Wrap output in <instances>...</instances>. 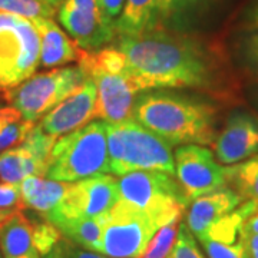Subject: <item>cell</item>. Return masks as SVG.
I'll return each mask as SVG.
<instances>
[{
    "label": "cell",
    "instance_id": "cell-33",
    "mask_svg": "<svg viewBox=\"0 0 258 258\" xmlns=\"http://www.w3.org/2000/svg\"><path fill=\"white\" fill-rule=\"evenodd\" d=\"M245 55L252 66L258 68V33H254L245 42Z\"/></svg>",
    "mask_w": 258,
    "mask_h": 258
},
{
    "label": "cell",
    "instance_id": "cell-16",
    "mask_svg": "<svg viewBox=\"0 0 258 258\" xmlns=\"http://www.w3.org/2000/svg\"><path fill=\"white\" fill-rule=\"evenodd\" d=\"M36 29L39 43H40V56L39 63L45 68L59 66L78 60L81 47L71 40L62 29L56 25L52 19L37 18L30 20Z\"/></svg>",
    "mask_w": 258,
    "mask_h": 258
},
{
    "label": "cell",
    "instance_id": "cell-32",
    "mask_svg": "<svg viewBox=\"0 0 258 258\" xmlns=\"http://www.w3.org/2000/svg\"><path fill=\"white\" fill-rule=\"evenodd\" d=\"M96 2H98V6H99L105 19L116 23L120 12L123 9L125 0H96Z\"/></svg>",
    "mask_w": 258,
    "mask_h": 258
},
{
    "label": "cell",
    "instance_id": "cell-1",
    "mask_svg": "<svg viewBox=\"0 0 258 258\" xmlns=\"http://www.w3.org/2000/svg\"><path fill=\"white\" fill-rule=\"evenodd\" d=\"M116 47L125 55L139 92L211 85V63L203 47L188 37L152 29L135 39H119Z\"/></svg>",
    "mask_w": 258,
    "mask_h": 258
},
{
    "label": "cell",
    "instance_id": "cell-6",
    "mask_svg": "<svg viewBox=\"0 0 258 258\" xmlns=\"http://www.w3.org/2000/svg\"><path fill=\"white\" fill-rule=\"evenodd\" d=\"M120 200L154 217L161 227L181 217L188 198L174 175L161 171H134L118 181Z\"/></svg>",
    "mask_w": 258,
    "mask_h": 258
},
{
    "label": "cell",
    "instance_id": "cell-10",
    "mask_svg": "<svg viewBox=\"0 0 258 258\" xmlns=\"http://www.w3.org/2000/svg\"><path fill=\"white\" fill-rule=\"evenodd\" d=\"M120 200L118 179L112 175H98L72 182L63 201L43 217L50 224L71 218H95L106 215Z\"/></svg>",
    "mask_w": 258,
    "mask_h": 258
},
{
    "label": "cell",
    "instance_id": "cell-11",
    "mask_svg": "<svg viewBox=\"0 0 258 258\" xmlns=\"http://www.w3.org/2000/svg\"><path fill=\"white\" fill-rule=\"evenodd\" d=\"M174 155L176 178L189 203L228 185V166L215 162L211 151L203 145H181Z\"/></svg>",
    "mask_w": 258,
    "mask_h": 258
},
{
    "label": "cell",
    "instance_id": "cell-37",
    "mask_svg": "<svg viewBox=\"0 0 258 258\" xmlns=\"http://www.w3.org/2000/svg\"><path fill=\"white\" fill-rule=\"evenodd\" d=\"M18 211H20V210H0V224L9 220L10 217Z\"/></svg>",
    "mask_w": 258,
    "mask_h": 258
},
{
    "label": "cell",
    "instance_id": "cell-20",
    "mask_svg": "<svg viewBox=\"0 0 258 258\" xmlns=\"http://www.w3.org/2000/svg\"><path fill=\"white\" fill-rule=\"evenodd\" d=\"M47 165L20 144L0 154V178L3 182L20 184L29 176H46Z\"/></svg>",
    "mask_w": 258,
    "mask_h": 258
},
{
    "label": "cell",
    "instance_id": "cell-18",
    "mask_svg": "<svg viewBox=\"0 0 258 258\" xmlns=\"http://www.w3.org/2000/svg\"><path fill=\"white\" fill-rule=\"evenodd\" d=\"M19 186L25 207L46 217L63 201L64 195L71 188V182L45 179L43 176H29Z\"/></svg>",
    "mask_w": 258,
    "mask_h": 258
},
{
    "label": "cell",
    "instance_id": "cell-34",
    "mask_svg": "<svg viewBox=\"0 0 258 258\" xmlns=\"http://www.w3.org/2000/svg\"><path fill=\"white\" fill-rule=\"evenodd\" d=\"M247 258H258V234H247L242 231Z\"/></svg>",
    "mask_w": 258,
    "mask_h": 258
},
{
    "label": "cell",
    "instance_id": "cell-14",
    "mask_svg": "<svg viewBox=\"0 0 258 258\" xmlns=\"http://www.w3.org/2000/svg\"><path fill=\"white\" fill-rule=\"evenodd\" d=\"M214 142L215 157L224 165L245 161L258 152V122L248 113H234Z\"/></svg>",
    "mask_w": 258,
    "mask_h": 258
},
{
    "label": "cell",
    "instance_id": "cell-4",
    "mask_svg": "<svg viewBox=\"0 0 258 258\" xmlns=\"http://www.w3.org/2000/svg\"><path fill=\"white\" fill-rule=\"evenodd\" d=\"M106 123L109 172L123 176L134 171H161L175 175L174 154L166 141L137 120Z\"/></svg>",
    "mask_w": 258,
    "mask_h": 258
},
{
    "label": "cell",
    "instance_id": "cell-9",
    "mask_svg": "<svg viewBox=\"0 0 258 258\" xmlns=\"http://www.w3.org/2000/svg\"><path fill=\"white\" fill-rule=\"evenodd\" d=\"M86 81L78 68H62L40 75H32L16 88L9 89L8 101L26 120L35 122L74 93Z\"/></svg>",
    "mask_w": 258,
    "mask_h": 258
},
{
    "label": "cell",
    "instance_id": "cell-23",
    "mask_svg": "<svg viewBox=\"0 0 258 258\" xmlns=\"http://www.w3.org/2000/svg\"><path fill=\"white\" fill-rule=\"evenodd\" d=\"M32 128L33 122L25 119L16 108H0V151L22 144Z\"/></svg>",
    "mask_w": 258,
    "mask_h": 258
},
{
    "label": "cell",
    "instance_id": "cell-17",
    "mask_svg": "<svg viewBox=\"0 0 258 258\" xmlns=\"http://www.w3.org/2000/svg\"><path fill=\"white\" fill-rule=\"evenodd\" d=\"M0 252L3 258H40L33 244L32 222L18 211L0 224Z\"/></svg>",
    "mask_w": 258,
    "mask_h": 258
},
{
    "label": "cell",
    "instance_id": "cell-15",
    "mask_svg": "<svg viewBox=\"0 0 258 258\" xmlns=\"http://www.w3.org/2000/svg\"><path fill=\"white\" fill-rule=\"evenodd\" d=\"M240 194L228 186L201 195L191 201L186 214V227L194 237L201 238L217 221L241 205Z\"/></svg>",
    "mask_w": 258,
    "mask_h": 258
},
{
    "label": "cell",
    "instance_id": "cell-26",
    "mask_svg": "<svg viewBox=\"0 0 258 258\" xmlns=\"http://www.w3.org/2000/svg\"><path fill=\"white\" fill-rule=\"evenodd\" d=\"M200 242L204 245L208 258H247L244 237L234 241L203 238Z\"/></svg>",
    "mask_w": 258,
    "mask_h": 258
},
{
    "label": "cell",
    "instance_id": "cell-27",
    "mask_svg": "<svg viewBox=\"0 0 258 258\" xmlns=\"http://www.w3.org/2000/svg\"><path fill=\"white\" fill-rule=\"evenodd\" d=\"M32 237L40 257H46L62 238V234L53 224L45 220L43 222H32Z\"/></svg>",
    "mask_w": 258,
    "mask_h": 258
},
{
    "label": "cell",
    "instance_id": "cell-19",
    "mask_svg": "<svg viewBox=\"0 0 258 258\" xmlns=\"http://www.w3.org/2000/svg\"><path fill=\"white\" fill-rule=\"evenodd\" d=\"M158 0H125L116 20L118 39H135L154 29Z\"/></svg>",
    "mask_w": 258,
    "mask_h": 258
},
{
    "label": "cell",
    "instance_id": "cell-38",
    "mask_svg": "<svg viewBox=\"0 0 258 258\" xmlns=\"http://www.w3.org/2000/svg\"><path fill=\"white\" fill-rule=\"evenodd\" d=\"M42 2H45V3H49V5H52V6H56V5H60L63 0H42Z\"/></svg>",
    "mask_w": 258,
    "mask_h": 258
},
{
    "label": "cell",
    "instance_id": "cell-36",
    "mask_svg": "<svg viewBox=\"0 0 258 258\" xmlns=\"http://www.w3.org/2000/svg\"><path fill=\"white\" fill-rule=\"evenodd\" d=\"M247 20H248V26L251 29H258V2L251 8L249 10L248 16H247Z\"/></svg>",
    "mask_w": 258,
    "mask_h": 258
},
{
    "label": "cell",
    "instance_id": "cell-12",
    "mask_svg": "<svg viewBox=\"0 0 258 258\" xmlns=\"http://www.w3.org/2000/svg\"><path fill=\"white\" fill-rule=\"evenodd\" d=\"M57 19L83 50H96L116 37V23L105 19L96 0H63Z\"/></svg>",
    "mask_w": 258,
    "mask_h": 258
},
{
    "label": "cell",
    "instance_id": "cell-31",
    "mask_svg": "<svg viewBox=\"0 0 258 258\" xmlns=\"http://www.w3.org/2000/svg\"><path fill=\"white\" fill-rule=\"evenodd\" d=\"M22 194L19 184L2 182L0 184V210H23Z\"/></svg>",
    "mask_w": 258,
    "mask_h": 258
},
{
    "label": "cell",
    "instance_id": "cell-13",
    "mask_svg": "<svg viewBox=\"0 0 258 258\" xmlns=\"http://www.w3.org/2000/svg\"><path fill=\"white\" fill-rule=\"evenodd\" d=\"M96 118V86L91 79L43 116L40 128L52 137H63Z\"/></svg>",
    "mask_w": 258,
    "mask_h": 258
},
{
    "label": "cell",
    "instance_id": "cell-28",
    "mask_svg": "<svg viewBox=\"0 0 258 258\" xmlns=\"http://www.w3.org/2000/svg\"><path fill=\"white\" fill-rule=\"evenodd\" d=\"M166 258H204L194 234L184 222H179L174 245Z\"/></svg>",
    "mask_w": 258,
    "mask_h": 258
},
{
    "label": "cell",
    "instance_id": "cell-7",
    "mask_svg": "<svg viewBox=\"0 0 258 258\" xmlns=\"http://www.w3.org/2000/svg\"><path fill=\"white\" fill-rule=\"evenodd\" d=\"M39 56L40 43L32 22L0 13V88L9 91L29 79Z\"/></svg>",
    "mask_w": 258,
    "mask_h": 258
},
{
    "label": "cell",
    "instance_id": "cell-35",
    "mask_svg": "<svg viewBox=\"0 0 258 258\" xmlns=\"http://www.w3.org/2000/svg\"><path fill=\"white\" fill-rule=\"evenodd\" d=\"M242 231L247 234H258V211L254 212L252 215H249L248 218L244 221Z\"/></svg>",
    "mask_w": 258,
    "mask_h": 258
},
{
    "label": "cell",
    "instance_id": "cell-21",
    "mask_svg": "<svg viewBox=\"0 0 258 258\" xmlns=\"http://www.w3.org/2000/svg\"><path fill=\"white\" fill-rule=\"evenodd\" d=\"M105 215L95 218H71L55 224L64 238L71 240L79 247L91 249L95 252H101L102 234H103Z\"/></svg>",
    "mask_w": 258,
    "mask_h": 258
},
{
    "label": "cell",
    "instance_id": "cell-30",
    "mask_svg": "<svg viewBox=\"0 0 258 258\" xmlns=\"http://www.w3.org/2000/svg\"><path fill=\"white\" fill-rule=\"evenodd\" d=\"M45 258H109L106 255H103L101 252H95L91 249L82 248L78 244H75L71 240L64 238L62 235V238L59 240V242L56 244L53 249L47 254Z\"/></svg>",
    "mask_w": 258,
    "mask_h": 258
},
{
    "label": "cell",
    "instance_id": "cell-39",
    "mask_svg": "<svg viewBox=\"0 0 258 258\" xmlns=\"http://www.w3.org/2000/svg\"><path fill=\"white\" fill-rule=\"evenodd\" d=\"M0 258H3V257H2V252H0Z\"/></svg>",
    "mask_w": 258,
    "mask_h": 258
},
{
    "label": "cell",
    "instance_id": "cell-22",
    "mask_svg": "<svg viewBox=\"0 0 258 258\" xmlns=\"http://www.w3.org/2000/svg\"><path fill=\"white\" fill-rule=\"evenodd\" d=\"M228 184L234 185L242 200L258 204V155L228 166Z\"/></svg>",
    "mask_w": 258,
    "mask_h": 258
},
{
    "label": "cell",
    "instance_id": "cell-5",
    "mask_svg": "<svg viewBox=\"0 0 258 258\" xmlns=\"http://www.w3.org/2000/svg\"><path fill=\"white\" fill-rule=\"evenodd\" d=\"M108 172L106 123L91 122L56 141L46 178L72 184Z\"/></svg>",
    "mask_w": 258,
    "mask_h": 258
},
{
    "label": "cell",
    "instance_id": "cell-2",
    "mask_svg": "<svg viewBox=\"0 0 258 258\" xmlns=\"http://www.w3.org/2000/svg\"><path fill=\"white\" fill-rule=\"evenodd\" d=\"M132 118L169 145H210L217 138L214 108L178 95L144 93L134 103Z\"/></svg>",
    "mask_w": 258,
    "mask_h": 258
},
{
    "label": "cell",
    "instance_id": "cell-3",
    "mask_svg": "<svg viewBox=\"0 0 258 258\" xmlns=\"http://www.w3.org/2000/svg\"><path fill=\"white\" fill-rule=\"evenodd\" d=\"M78 63L85 78L96 86V118L108 123L134 119V103L139 89L129 75L126 59L119 49H81Z\"/></svg>",
    "mask_w": 258,
    "mask_h": 258
},
{
    "label": "cell",
    "instance_id": "cell-8",
    "mask_svg": "<svg viewBox=\"0 0 258 258\" xmlns=\"http://www.w3.org/2000/svg\"><path fill=\"white\" fill-rule=\"evenodd\" d=\"M159 228L154 217L119 200L105 215L101 254L109 258H141Z\"/></svg>",
    "mask_w": 258,
    "mask_h": 258
},
{
    "label": "cell",
    "instance_id": "cell-25",
    "mask_svg": "<svg viewBox=\"0 0 258 258\" xmlns=\"http://www.w3.org/2000/svg\"><path fill=\"white\" fill-rule=\"evenodd\" d=\"M179 222L174 221L161 227L154 235V238L148 244L145 252L142 254L141 258H166L169 251L174 245L176 232L179 228Z\"/></svg>",
    "mask_w": 258,
    "mask_h": 258
},
{
    "label": "cell",
    "instance_id": "cell-29",
    "mask_svg": "<svg viewBox=\"0 0 258 258\" xmlns=\"http://www.w3.org/2000/svg\"><path fill=\"white\" fill-rule=\"evenodd\" d=\"M203 0H158L157 13H155V22H154V29L158 22L166 23L168 20L176 18L182 15Z\"/></svg>",
    "mask_w": 258,
    "mask_h": 258
},
{
    "label": "cell",
    "instance_id": "cell-24",
    "mask_svg": "<svg viewBox=\"0 0 258 258\" xmlns=\"http://www.w3.org/2000/svg\"><path fill=\"white\" fill-rule=\"evenodd\" d=\"M0 13L32 20L37 18L50 19L56 13V9L42 0H0Z\"/></svg>",
    "mask_w": 258,
    "mask_h": 258
}]
</instances>
